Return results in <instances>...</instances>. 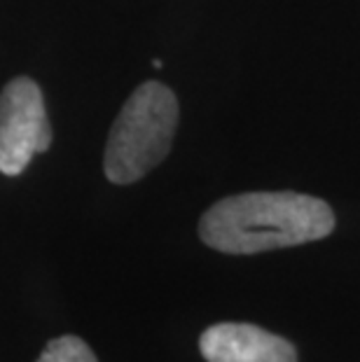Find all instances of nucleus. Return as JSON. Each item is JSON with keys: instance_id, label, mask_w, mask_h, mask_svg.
Wrapping results in <instances>:
<instances>
[{"instance_id": "nucleus-1", "label": "nucleus", "mask_w": 360, "mask_h": 362, "mask_svg": "<svg viewBox=\"0 0 360 362\" xmlns=\"http://www.w3.org/2000/svg\"><path fill=\"white\" fill-rule=\"evenodd\" d=\"M332 229V208L300 192H246L220 199L199 222L202 241L227 255L293 248L320 241Z\"/></svg>"}, {"instance_id": "nucleus-2", "label": "nucleus", "mask_w": 360, "mask_h": 362, "mask_svg": "<svg viewBox=\"0 0 360 362\" xmlns=\"http://www.w3.org/2000/svg\"><path fill=\"white\" fill-rule=\"evenodd\" d=\"M178 101L162 82H145L129 96L110 129L103 155L105 178L132 185L162 164L171 152Z\"/></svg>"}, {"instance_id": "nucleus-3", "label": "nucleus", "mask_w": 360, "mask_h": 362, "mask_svg": "<svg viewBox=\"0 0 360 362\" xmlns=\"http://www.w3.org/2000/svg\"><path fill=\"white\" fill-rule=\"evenodd\" d=\"M52 138L40 87L30 78L7 82L0 91V173H24L30 159L50 150Z\"/></svg>"}, {"instance_id": "nucleus-4", "label": "nucleus", "mask_w": 360, "mask_h": 362, "mask_svg": "<svg viewBox=\"0 0 360 362\" xmlns=\"http://www.w3.org/2000/svg\"><path fill=\"white\" fill-rule=\"evenodd\" d=\"M199 349L206 362H297V349L288 339L250 322L211 325Z\"/></svg>"}, {"instance_id": "nucleus-5", "label": "nucleus", "mask_w": 360, "mask_h": 362, "mask_svg": "<svg viewBox=\"0 0 360 362\" xmlns=\"http://www.w3.org/2000/svg\"><path fill=\"white\" fill-rule=\"evenodd\" d=\"M37 362H98L91 349L82 341L80 337L66 334L45 346Z\"/></svg>"}]
</instances>
